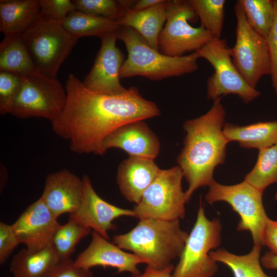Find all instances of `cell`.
Returning <instances> with one entry per match:
<instances>
[{
    "mask_svg": "<svg viewBox=\"0 0 277 277\" xmlns=\"http://www.w3.org/2000/svg\"><path fill=\"white\" fill-rule=\"evenodd\" d=\"M65 88L66 104L52 128L57 135L69 141L71 151L78 154L103 155V142L113 131L161 113L156 104L144 98L135 87L120 94L100 93L88 89L70 74Z\"/></svg>",
    "mask_w": 277,
    "mask_h": 277,
    "instance_id": "cell-1",
    "label": "cell"
},
{
    "mask_svg": "<svg viewBox=\"0 0 277 277\" xmlns=\"http://www.w3.org/2000/svg\"><path fill=\"white\" fill-rule=\"evenodd\" d=\"M221 99L213 100L204 114L183 124L186 135L177 163L188 183L187 203L196 190L209 186L215 181V168L225 161L229 142L223 132L226 111Z\"/></svg>",
    "mask_w": 277,
    "mask_h": 277,
    "instance_id": "cell-2",
    "label": "cell"
},
{
    "mask_svg": "<svg viewBox=\"0 0 277 277\" xmlns=\"http://www.w3.org/2000/svg\"><path fill=\"white\" fill-rule=\"evenodd\" d=\"M188 233L181 228L179 220H140L127 233L113 236L112 243L132 252L147 266L161 269L179 258Z\"/></svg>",
    "mask_w": 277,
    "mask_h": 277,
    "instance_id": "cell-3",
    "label": "cell"
},
{
    "mask_svg": "<svg viewBox=\"0 0 277 277\" xmlns=\"http://www.w3.org/2000/svg\"><path fill=\"white\" fill-rule=\"evenodd\" d=\"M118 37L128 53L121 70V78L141 76L160 81L193 73L199 68L200 57L196 51L179 57L165 55L151 47L130 27H120Z\"/></svg>",
    "mask_w": 277,
    "mask_h": 277,
    "instance_id": "cell-4",
    "label": "cell"
},
{
    "mask_svg": "<svg viewBox=\"0 0 277 277\" xmlns=\"http://www.w3.org/2000/svg\"><path fill=\"white\" fill-rule=\"evenodd\" d=\"M22 37L37 71L50 78H57L61 65L78 39L41 13Z\"/></svg>",
    "mask_w": 277,
    "mask_h": 277,
    "instance_id": "cell-5",
    "label": "cell"
},
{
    "mask_svg": "<svg viewBox=\"0 0 277 277\" xmlns=\"http://www.w3.org/2000/svg\"><path fill=\"white\" fill-rule=\"evenodd\" d=\"M220 220L206 216L201 199L194 226L188 234L173 277H213L218 270L217 262L210 255L221 243Z\"/></svg>",
    "mask_w": 277,
    "mask_h": 277,
    "instance_id": "cell-6",
    "label": "cell"
},
{
    "mask_svg": "<svg viewBox=\"0 0 277 277\" xmlns=\"http://www.w3.org/2000/svg\"><path fill=\"white\" fill-rule=\"evenodd\" d=\"M167 18L159 38V51L166 55L179 57L195 52L210 42L212 34L200 25L190 22L198 16L189 0L166 1Z\"/></svg>",
    "mask_w": 277,
    "mask_h": 277,
    "instance_id": "cell-7",
    "label": "cell"
},
{
    "mask_svg": "<svg viewBox=\"0 0 277 277\" xmlns=\"http://www.w3.org/2000/svg\"><path fill=\"white\" fill-rule=\"evenodd\" d=\"M181 168L174 166L160 169L144 192L133 210L140 220L156 219L166 221L183 219L185 216V192L182 187Z\"/></svg>",
    "mask_w": 277,
    "mask_h": 277,
    "instance_id": "cell-8",
    "label": "cell"
},
{
    "mask_svg": "<svg viewBox=\"0 0 277 277\" xmlns=\"http://www.w3.org/2000/svg\"><path fill=\"white\" fill-rule=\"evenodd\" d=\"M263 192L244 180L233 185L214 181L205 198L209 204L223 201L229 204L240 217L238 231H248L255 245L264 246V234L268 220L263 203Z\"/></svg>",
    "mask_w": 277,
    "mask_h": 277,
    "instance_id": "cell-9",
    "label": "cell"
},
{
    "mask_svg": "<svg viewBox=\"0 0 277 277\" xmlns=\"http://www.w3.org/2000/svg\"><path fill=\"white\" fill-rule=\"evenodd\" d=\"M22 86L10 114L22 119L41 117L56 121L67 102V92L57 78L39 72L22 75Z\"/></svg>",
    "mask_w": 277,
    "mask_h": 277,
    "instance_id": "cell-10",
    "label": "cell"
},
{
    "mask_svg": "<svg viewBox=\"0 0 277 277\" xmlns=\"http://www.w3.org/2000/svg\"><path fill=\"white\" fill-rule=\"evenodd\" d=\"M214 69L207 81V96L214 100L228 94L238 95L248 104L258 98L261 92L250 86L233 62L230 48L224 38H213L196 51Z\"/></svg>",
    "mask_w": 277,
    "mask_h": 277,
    "instance_id": "cell-11",
    "label": "cell"
},
{
    "mask_svg": "<svg viewBox=\"0 0 277 277\" xmlns=\"http://www.w3.org/2000/svg\"><path fill=\"white\" fill-rule=\"evenodd\" d=\"M234 10L236 39L230 48L231 57L243 77L255 88L263 76L270 74L271 62L267 41L251 27L237 2Z\"/></svg>",
    "mask_w": 277,
    "mask_h": 277,
    "instance_id": "cell-12",
    "label": "cell"
},
{
    "mask_svg": "<svg viewBox=\"0 0 277 277\" xmlns=\"http://www.w3.org/2000/svg\"><path fill=\"white\" fill-rule=\"evenodd\" d=\"M101 45L93 65L82 82L88 89L95 92L117 95L127 90L120 82V72L125 55L116 46L118 31L102 38Z\"/></svg>",
    "mask_w": 277,
    "mask_h": 277,
    "instance_id": "cell-13",
    "label": "cell"
},
{
    "mask_svg": "<svg viewBox=\"0 0 277 277\" xmlns=\"http://www.w3.org/2000/svg\"><path fill=\"white\" fill-rule=\"evenodd\" d=\"M82 180L83 193L81 205L69 217L109 240L108 231L116 229L113 221L123 216L136 217L135 213L133 210L117 207L102 199L94 190L88 175H84Z\"/></svg>",
    "mask_w": 277,
    "mask_h": 277,
    "instance_id": "cell-14",
    "label": "cell"
},
{
    "mask_svg": "<svg viewBox=\"0 0 277 277\" xmlns=\"http://www.w3.org/2000/svg\"><path fill=\"white\" fill-rule=\"evenodd\" d=\"M40 197L30 205L12 226L21 243L29 251H39L50 246L61 225Z\"/></svg>",
    "mask_w": 277,
    "mask_h": 277,
    "instance_id": "cell-15",
    "label": "cell"
},
{
    "mask_svg": "<svg viewBox=\"0 0 277 277\" xmlns=\"http://www.w3.org/2000/svg\"><path fill=\"white\" fill-rule=\"evenodd\" d=\"M91 237L88 246L74 261L76 267L87 269L95 266L111 267L116 268L117 273L129 272L131 275L141 273L137 266L145 263L143 259L134 253L126 252L94 231L91 233Z\"/></svg>",
    "mask_w": 277,
    "mask_h": 277,
    "instance_id": "cell-16",
    "label": "cell"
},
{
    "mask_svg": "<svg viewBox=\"0 0 277 277\" xmlns=\"http://www.w3.org/2000/svg\"><path fill=\"white\" fill-rule=\"evenodd\" d=\"M110 148L120 149L129 156L154 160L160 152V142L144 120H140L123 125L111 133L103 142L104 154Z\"/></svg>",
    "mask_w": 277,
    "mask_h": 277,
    "instance_id": "cell-17",
    "label": "cell"
},
{
    "mask_svg": "<svg viewBox=\"0 0 277 277\" xmlns=\"http://www.w3.org/2000/svg\"><path fill=\"white\" fill-rule=\"evenodd\" d=\"M83 193L82 179L64 169L47 175L41 197L58 217L75 212L81 205Z\"/></svg>",
    "mask_w": 277,
    "mask_h": 277,
    "instance_id": "cell-18",
    "label": "cell"
},
{
    "mask_svg": "<svg viewBox=\"0 0 277 277\" xmlns=\"http://www.w3.org/2000/svg\"><path fill=\"white\" fill-rule=\"evenodd\" d=\"M161 169L154 160L129 156L117 168L116 182L127 201L137 204Z\"/></svg>",
    "mask_w": 277,
    "mask_h": 277,
    "instance_id": "cell-19",
    "label": "cell"
},
{
    "mask_svg": "<svg viewBox=\"0 0 277 277\" xmlns=\"http://www.w3.org/2000/svg\"><path fill=\"white\" fill-rule=\"evenodd\" d=\"M166 18V1L163 0L146 10H130L116 22L120 27L134 30L151 47L159 50V38Z\"/></svg>",
    "mask_w": 277,
    "mask_h": 277,
    "instance_id": "cell-20",
    "label": "cell"
},
{
    "mask_svg": "<svg viewBox=\"0 0 277 277\" xmlns=\"http://www.w3.org/2000/svg\"><path fill=\"white\" fill-rule=\"evenodd\" d=\"M40 14L39 0H1L0 31L22 34Z\"/></svg>",
    "mask_w": 277,
    "mask_h": 277,
    "instance_id": "cell-21",
    "label": "cell"
},
{
    "mask_svg": "<svg viewBox=\"0 0 277 277\" xmlns=\"http://www.w3.org/2000/svg\"><path fill=\"white\" fill-rule=\"evenodd\" d=\"M223 132L229 143L236 141L244 148L259 150L277 144V121L244 126L226 123Z\"/></svg>",
    "mask_w": 277,
    "mask_h": 277,
    "instance_id": "cell-22",
    "label": "cell"
},
{
    "mask_svg": "<svg viewBox=\"0 0 277 277\" xmlns=\"http://www.w3.org/2000/svg\"><path fill=\"white\" fill-rule=\"evenodd\" d=\"M60 261L51 245L37 252L23 249L12 258L10 271L12 277H46Z\"/></svg>",
    "mask_w": 277,
    "mask_h": 277,
    "instance_id": "cell-23",
    "label": "cell"
},
{
    "mask_svg": "<svg viewBox=\"0 0 277 277\" xmlns=\"http://www.w3.org/2000/svg\"><path fill=\"white\" fill-rule=\"evenodd\" d=\"M0 71L21 76L38 72L29 55L22 34L5 36L1 42Z\"/></svg>",
    "mask_w": 277,
    "mask_h": 277,
    "instance_id": "cell-24",
    "label": "cell"
},
{
    "mask_svg": "<svg viewBox=\"0 0 277 277\" xmlns=\"http://www.w3.org/2000/svg\"><path fill=\"white\" fill-rule=\"evenodd\" d=\"M63 26L78 38L94 36L100 38L117 31V22L78 10L71 12L64 21Z\"/></svg>",
    "mask_w": 277,
    "mask_h": 277,
    "instance_id": "cell-25",
    "label": "cell"
},
{
    "mask_svg": "<svg viewBox=\"0 0 277 277\" xmlns=\"http://www.w3.org/2000/svg\"><path fill=\"white\" fill-rule=\"evenodd\" d=\"M262 246L253 245L251 250L244 255L233 254L224 248L210 252V256L216 262L227 266L234 277H272L263 270L260 253Z\"/></svg>",
    "mask_w": 277,
    "mask_h": 277,
    "instance_id": "cell-26",
    "label": "cell"
},
{
    "mask_svg": "<svg viewBox=\"0 0 277 277\" xmlns=\"http://www.w3.org/2000/svg\"><path fill=\"white\" fill-rule=\"evenodd\" d=\"M259 150L256 163L244 180L263 193L277 183V144Z\"/></svg>",
    "mask_w": 277,
    "mask_h": 277,
    "instance_id": "cell-27",
    "label": "cell"
},
{
    "mask_svg": "<svg viewBox=\"0 0 277 277\" xmlns=\"http://www.w3.org/2000/svg\"><path fill=\"white\" fill-rule=\"evenodd\" d=\"M91 230L70 217L66 223L60 225L54 233L51 243L60 260L71 259L76 245L90 233Z\"/></svg>",
    "mask_w": 277,
    "mask_h": 277,
    "instance_id": "cell-28",
    "label": "cell"
},
{
    "mask_svg": "<svg viewBox=\"0 0 277 277\" xmlns=\"http://www.w3.org/2000/svg\"><path fill=\"white\" fill-rule=\"evenodd\" d=\"M251 27L266 38L274 18L273 0H239Z\"/></svg>",
    "mask_w": 277,
    "mask_h": 277,
    "instance_id": "cell-29",
    "label": "cell"
},
{
    "mask_svg": "<svg viewBox=\"0 0 277 277\" xmlns=\"http://www.w3.org/2000/svg\"><path fill=\"white\" fill-rule=\"evenodd\" d=\"M201 26L211 32L214 38H221L225 17V0H189Z\"/></svg>",
    "mask_w": 277,
    "mask_h": 277,
    "instance_id": "cell-30",
    "label": "cell"
},
{
    "mask_svg": "<svg viewBox=\"0 0 277 277\" xmlns=\"http://www.w3.org/2000/svg\"><path fill=\"white\" fill-rule=\"evenodd\" d=\"M136 1L72 0L77 10L115 22L131 10Z\"/></svg>",
    "mask_w": 277,
    "mask_h": 277,
    "instance_id": "cell-31",
    "label": "cell"
},
{
    "mask_svg": "<svg viewBox=\"0 0 277 277\" xmlns=\"http://www.w3.org/2000/svg\"><path fill=\"white\" fill-rule=\"evenodd\" d=\"M22 81L21 75L0 71V114H10L21 91Z\"/></svg>",
    "mask_w": 277,
    "mask_h": 277,
    "instance_id": "cell-32",
    "label": "cell"
},
{
    "mask_svg": "<svg viewBox=\"0 0 277 277\" xmlns=\"http://www.w3.org/2000/svg\"><path fill=\"white\" fill-rule=\"evenodd\" d=\"M40 13L62 25L68 15L76 8L70 0H39Z\"/></svg>",
    "mask_w": 277,
    "mask_h": 277,
    "instance_id": "cell-33",
    "label": "cell"
},
{
    "mask_svg": "<svg viewBox=\"0 0 277 277\" xmlns=\"http://www.w3.org/2000/svg\"><path fill=\"white\" fill-rule=\"evenodd\" d=\"M21 242L12 225L0 223V264H4Z\"/></svg>",
    "mask_w": 277,
    "mask_h": 277,
    "instance_id": "cell-34",
    "label": "cell"
},
{
    "mask_svg": "<svg viewBox=\"0 0 277 277\" xmlns=\"http://www.w3.org/2000/svg\"><path fill=\"white\" fill-rule=\"evenodd\" d=\"M274 18L266 38L271 62L270 77L272 87L277 94V0H273Z\"/></svg>",
    "mask_w": 277,
    "mask_h": 277,
    "instance_id": "cell-35",
    "label": "cell"
},
{
    "mask_svg": "<svg viewBox=\"0 0 277 277\" xmlns=\"http://www.w3.org/2000/svg\"><path fill=\"white\" fill-rule=\"evenodd\" d=\"M46 277H94L91 269L76 267L71 259L60 261Z\"/></svg>",
    "mask_w": 277,
    "mask_h": 277,
    "instance_id": "cell-36",
    "label": "cell"
},
{
    "mask_svg": "<svg viewBox=\"0 0 277 277\" xmlns=\"http://www.w3.org/2000/svg\"><path fill=\"white\" fill-rule=\"evenodd\" d=\"M264 243L271 253L277 254V220L269 218L264 234Z\"/></svg>",
    "mask_w": 277,
    "mask_h": 277,
    "instance_id": "cell-37",
    "label": "cell"
},
{
    "mask_svg": "<svg viewBox=\"0 0 277 277\" xmlns=\"http://www.w3.org/2000/svg\"><path fill=\"white\" fill-rule=\"evenodd\" d=\"M174 267L172 264L161 269H154L147 266L143 273L132 275L130 277H173L171 272Z\"/></svg>",
    "mask_w": 277,
    "mask_h": 277,
    "instance_id": "cell-38",
    "label": "cell"
},
{
    "mask_svg": "<svg viewBox=\"0 0 277 277\" xmlns=\"http://www.w3.org/2000/svg\"><path fill=\"white\" fill-rule=\"evenodd\" d=\"M260 260L261 265L267 269H277V254L267 252Z\"/></svg>",
    "mask_w": 277,
    "mask_h": 277,
    "instance_id": "cell-39",
    "label": "cell"
},
{
    "mask_svg": "<svg viewBox=\"0 0 277 277\" xmlns=\"http://www.w3.org/2000/svg\"><path fill=\"white\" fill-rule=\"evenodd\" d=\"M163 0L136 1L130 11H139L147 9L162 2Z\"/></svg>",
    "mask_w": 277,
    "mask_h": 277,
    "instance_id": "cell-40",
    "label": "cell"
},
{
    "mask_svg": "<svg viewBox=\"0 0 277 277\" xmlns=\"http://www.w3.org/2000/svg\"><path fill=\"white\" fill-rule=\"evenodd\" d=\"M274 200L275 201H277V192H276V193H275V194L274 195Z\"/></svg>",
    "mask_w": 277,
    "mask_h": 277,
    "instance_id": "cell-41",
    "label": "cell"
},
{
    "mask_svg": "<svg viewBox=\"0 0 277 277\" xmlns=\"http://www.w3.org/2000/svg\"><path fill=\"white\" fill-rule=\"evenodd\" d=\"M7 277H10V276H7Z\"/></svg>",
    "mask_w": 277,
    "mask_h": 277,
    "instance_id": "cell-42",
    "label": "cell"
}]
</instances>
